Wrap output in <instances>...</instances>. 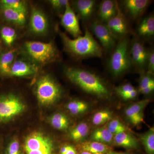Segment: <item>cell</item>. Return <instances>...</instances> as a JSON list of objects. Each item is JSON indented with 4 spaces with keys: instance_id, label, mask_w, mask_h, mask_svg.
Returning a JSON list of instances; mask_svg holds the SVG:
<instances>
[{
    "instance_id": "6da1fadb",
    "label": "cell",
    "mask_w": 154,
    "mask_h": 154,
    "mask_svg": "<svg viewBox=\"0 0 154 154\" xmlns=\"http://www.w3.org/2000/svg\"><path fill=\"white\" fill-rule=\"evenodd\" d=\"M64 72L67 78L86 93L106 99L110 95V91L106 83L94 72L86 69L66 66Z\"/></svg>"
},
{
    "instance_id": "7a4b0ae2",
    "label": "cell",
    "mask_w": 154,
    "mask_h": 154,
    "mask_svg": "<svg viewBox=\"0 0 154 154\" xmlns=\"http://www.w3.org/2000/svg\"><path fill=\"white\" fill-rule=\"evenodd\" d=\"M65 48L74 57L79 59L91 57H101L104 51L101 45L95 39L88 27L85 34L72 39L63 32L60 31Z\"/></svg>"
},
{
    "instance_id": "3957f363",
    "label": "cell",
    "mask_w": 154,
    "mask_h": 154,
    "mask_svg": "<svg viewBox=\"0 0 154 154\" xmlns=\"http://www.w3.org/2000/svg\"><path fill=\"white\" fill-rule=\"evenodd\" d=\"M130 41L128 36L119 40L111 52L107 67L111 74L118 77L129 71L133 67L130 54Z\"/></svg>"
},
{
    "instance_id": "277c9868",
    "label": "cell",
    "mask_w": 154,
    "mask_h": 154,
    "mask_svg": "<svg viewBox=\"0 0 154 154\" xmlns=\"http://www.w3.org/2000/svg\"><path fill=\"white\" fill-rule=\"evenodd\" d=\"M25 51L31 61L38 65H45L57 60L59 53L52 42L28 41L24 45Z\"/></svg>"
},
{
    "instance_id": "5b68a950",
    "label": "cell",
    "mask_w": 154,
    "mask_h": 154,
    "mask_svg": "<svg viewBox=\"0 0 154 154\" xmlns=\"http://www.w3.org/2000/svg\"><path fill=\"white\" fill-rule=\"evenodd\" d=\"M25 105L21 99L11 93L0 92V128L22 113Z\"/></svg>"
},
{
    "instance_id": "8992f818",
    "label": "cell",
    "mask_w": 154,
    "mask_h": 154,
    "mask_svg": "<svg viewBox=\"0 0 154 154\" xmlns=\"http://www.w3.org/2000/svg\"><path fill=\"white\" fill-rule=\"evenodd\" d=\"M61 93L60 86L48 75L40 77L36 82V96L42 105H52L60 98Z\"/></svg>"
},
{
    "instance_id": "52a82bcc",
    "label": "cell",
    "mask_w": 154,
    "mask_h": 154,
    "mask_svg": "<svg viewBox=\"0 0 154 154\" xmlns=\"http://www.w3.org/2000/svg\"><path fill=\"white\" fill-rule=\"evenodd\" d=\"M89 30L100 42L104 52H111L116 45V39L105 23L94 19L90 23Z\"/></svg>"
},
{
    "instance_id": "ba28073f",
    "label": "cell",
    "mask_w": 154,
    "mask_h": 154,
    "mask_svg": "<svg viewBox=\"0 0 154 154\" xmlns=\"http://www.w3.org/2000/svg\"><path fill=\"white\" fill-rule=\"evenodd\" d=\"M149 50L142 40L134 35L130 44V54L133 66L141 73L146 72Z\"/></svg>"
},
{
    "instance_id": "9c48e42d",
    "label": "cell",
    "mask_w": 154,
    "mask_h": 154,
    "mask_svg": "<svg viewBox=\"0 0 154 154\" xmlns=\"http://www.w3.org/2000/svg\"><path fill=\"white\" fill-rule=\"evenodd\" d=\"M108 29L116 40L128 36L130 28L126 17L119 6L116 14L106 23Z\"/></svg>"
},
{
    "instance_id": "30bf717a",
    "label": "cell",
    "mask_w": 154,
    "mask_h": 154,
    "mask_svg": "<svg viewBox=\"0 0 154 154\" xmlns=\"http://www.w3.org/2000/svg\"><path fill=\"white\" fill-rule=\"evenodd\" d=\"M152 2L150 0H124L121 2L123 12L132 21L139 19Z\"/></svg>"
},
{
    "instance_id": "8fae6325",
    "label": "cell",
    "mask_w": 154,
    "mask_h": 154,
    "mask_svg": "<svg viewBox=\"0 0 154 154\" xmlns=\"http://www.w3.org/2000/svg\"><path fill=\"white\" fill-rule=\"evenodd\" d=\"M61 24L75 38L83 34L80 28L79 17L72 8L70 2L67 5L63 14L61 17Z\"/></svg>"
},
{
    "instance_id": "7c38bea8",
    "label": "cell",
    "mask_w": 154,
    "mask_h": 154,
    "mask_svg": "<svg viewBox=\"0 0 154 154\" xmlns=\"http://www.w3.org/2000/svg\"><path fill=\"white\" fill-rule=\"evenodd\" d=\"M52 147L54 145L51 139L39 131L30 134L25 138L24 143L25 152Z\"/></svg>"
},
{
    "instance_id": "4fadbf2b",
    "label": "cell",
    "mask_w": 154,
    "mask_h": 154,
    "mask_svg": "<svg viewBox=\"0 0 154 154\" xmlns=\"http://www.w3.org/2000/svg\"><path fill=\"white\" fill-rule=\"evenodd\" d=\"M38 70V66L32 61L23 59L15 60L11 66L9 76H30L35 74Z\"/></svg>"
},
{
    "instance_id": "5bb4252c",
    "label": "cell",
    "mask_w": 154,
    "mask_h": 154,
    "mask_svg": "<svg viewBox=\"0 0 154 154\" xmlns=\"http://www.w3.org/2000/svg\"><path fill=\"white\" fill-rule=\"evenodd\" d=\"M29 28L31 32L37 35H42L47 33L48 22L42 11L37 8H33L30 14Z\"/></svg>"
},
{
    "instance_id": "9a60e30c",
    "label": "cell",
    "mask_w": 154,
    "mask_h": 154,
    "mask_svg": "<svg viewBox=\"0 0 154 154\" xmlns=\"http://www.w3.org/2000/svg\"><path fill=\"white\" fill-rule=\"evenodd\" d=\"M96 4L97 1L95 0H77L72 2V5H70L83 22H88L92 19L96 12Z\"/></svg>"
},
{
    "instance_id": "2e32d148",
    "label": "cell",
    "mask_w": 154,
    "mask_h": 154,
    "mask_svg": "<svg viewBox=\"0 0 154 154\" xmlns=\"http://www.w3.org/2000/svg\"><path fill=\"white\" fill-rule=\"evenodd\" d=\"M27 16L25 11L0 7V19L3 22L22 27L27 22Z\"/></svg>"
},
{
    "instance_id": "e0dca14e",
    "label": "cell",
    "mask_w": 154,
    "mask_h": 154,
    "mask_svg": "<svg viewBox=\"0 0 154 154\" xmlns=\"http://www.w3.org/2000/svg\"><path fill=\"white\" fill-rule=\"evenodd\" d=\"M118 2L113 0H103L99 4L96 11L97 20L106 24L115 16L119 7Z\"/></svg>"
},
{
    "instance_id": "ac0fdd59",
    "label": "cell",
    "mask_w": 154,
    "mask_h": 154,
    "mask_svg": "<svg viewBox=\"0 0 154 154\" xmlns=\"http://www.w3.org/2000/svg\"><path fill=\"white\" fill-rule=\"evenodd\" d=\"M136 36L141 40L150 41L154 36V16L149 14L141 19L137 28Z\"/></svg>"
},
{
    "instance_id": "d6986e66",
    "label": "cell",
    "mask_w": 154,
    "mask_h": 154,
    "mask_svg": "<svg viewBox=\"0 0 154 154\" xmlns=\"http://www.w3.org/2000/svg\"><path fill=\"white\" fill-rule=\"evenodd\" d=\"M149 102V99H143L127 108L125 114L132 124L137 125L143 121V110Z\"/></svg>"
},
{
    "instance_id": "ffe728a7",
    "label": "cell",
    "mask_w": 154,
    "mask_h": 154,
    "mask_svg": "<svg viewBox=\"0 0 154 154\" xmlns=\"http://www.w3.org/2000/svg\"><path fill=\"white\" fill-rule=\"evenodd\" d=\"M18 49L11 48L3 50L0 53V76L2 77H9L11 66L15 60Z\"/></svg>"
},
{
    "instance_id": "44dd1931",
    "label": "cell",
    "mask_w": 154,
    "mask_h": 154,
    "mask_svg": "<svg viewBox=\"0 0 154 154\" xmlns=\"http://www.w3.org/2000/svg\"><path fill=\"white\" fill-rule=\"evenodd\" d=\"M17 37V32L14 28L0 22V42L3 46L11 48Z\"/></svg>"
},
{
    "instance_id": "7402d4cb",
    "label": "cell",
    "mask_w": 154,
    "mask_h": 154,
    "mask_svg": "<svg viewBox=\"0 0 154 154\" xmlns=\"http://www.w3.org/2000/svg\"><path fill=\"white\" fill-rule=\"evenodd\" d=\"M114 141L116 145L125 148H136L138 146L136 139L125 131L115 135Z\"/></svg>"
},
{
    "instance_id": "603a6c76",
    "label": "cell",
    "mask_w": 154,
    "mask_h": 154,
    "mask_svg": "<svg viewBox=\"0 0 154 154\" xmlns=\"http://www.w3.org/2000/svg\"><path fill=\"white\" fill-rule=\"evenodd\" d=\"M113 135L107 127H103L95 130L91 137L94 141L107 145L113 142Z\"/></svg>"
},
{
    "instance_id": "cb8c5ba5",
    "label": "cell",
    "mask_w": 154,
    "mask_h": 154,
    "mask_svg": "<svg viewBox=\"0 0 154 154\" xmlns=\"http://www.w3.org/2000/svg\"><path fill=\"white\" fill-rule=\"evenodd\" d=\"M81 147L84 151L92 154H105L110 152V148L107 145L96 141L84 143Z\"/></svg>"
},
{
    "instance_id": "d4e9b609",
    "label": "cell",
    "mask_w": 154,
    "mask_h": 154,
    "mask_svg": "<svg viewBox=\"0 0 154 154\" xmlns=\"http://www.w3.org/2000/svg\"><path fill=\"white\" fill-rule=\"evenodd\" d=\"M51 125L59 130H65L68 128L69 120L66 116L62 113H57L51 117Z\"/></svg>"
},
{
    "instance_id": "484cf974",
    "label": "cell",
    "mask_w": 154,
    "mask_h": 154,
    "mask_svg": "<svg viewBox=\"0 0 154 154\" xmlns=\"http://www.w3.org/2000/svg\"><path fill=\"white\" fill-rule=\"evenodd\" d=\"M89 131L88 124L84 122L80 123L70 131V137L76 141L82 140L88 135Z\"/></svg>"
},
{
    "instance_id": "4316f807",
    "label": "cell",
    "mask_w": 154,
    "mask_h": 154,
    "mask_svg": "<svg viewBox=\"0 0 154 154\" xmlns=\"http://www.w3.org/2000/svg\"><path fill=\"white\" fill-rule=\"evenodd\" d=\"M142 143L147 154H154V131L153 128L146 132L141 137Z\"/></svg>"
},
{
    "instance_id": "83f0119b",
    "label": "cell",
    "mask_w": 154,
    "mask_h": 154,
    "mask_svg": "<svg viewBox=\"0 0 154 154\" xmlns=\"http://www.w3.org/2000/svg\"><path fill=\"white\" fill-rule=\"evenodd\" d=\"M0 7L27 12V3L21 0H1Z\"/></svg>"
},
{
    "instance_id": "f1b7e54d",
    "label": "cell",
    "mask_w": 154,
    "mask_h": 154,
    "mask_svg": "<svg viewBox=\"0 0 154 154\" xmlns=\"http://www.w3.org/2000/svg\"><path fill=\"white\" fill-rule=\"evenodd\" d=\"M67 108L71 113L78 115L85 112L88 108V105L86 102L79 100H74L69 102Z\"/></svg>"
},
{
    "instance_id": "f546056e",
    "label": "cell",
    "mask_w": 154,
    "mask_h": 154,
    "mask_svg": "<svg viewBox=\"0 0 154 154\" xmlns=\"http://www.w3.org/2000/svg\"><path fill=\"white\" fill-rule=\"evenodd\" d=\"M112 114L110 111L108 110H102L94 114L92 119L93 124L99 125L110 121L112 118Z\"/></svg>"
},
{
    "instance_id": "4dcf8cb0",
    "label": "cell",
    "mask_w": 154,
    "mask_h": 154,
    "mask_svg": "<svg viewBox=\"0 0 154 154\" xmlns=\"http://www.w3.org/2000/svg\"><path fill=\"white\" fill-rule=\"evenodd\" d=\"M107 128L113 135L125 132L126 130L125 125L118 119L110 120L107 125Z\"/></svg>"
},
{
    "instance_id": "1f68e13d",
    "label": "cell",
    "mask_w": 154,
    "mask_h": 154,
    "mask_svg": "<svg viewBox=\"0 0 154 154\" xmlns=\"http://www.w3.org/2000/svg\"><path fill=\"white\" fill-rule=\"evenodd\" d=\"M53 9L61 17L63 14L67 5L69 3L67 0H50L48 1Z\"/></svg>"
},
{
    "instance_id": "d6a6232c",
    "label": "cell",
    "mask_w": 154,
    "mask_h": 154,
    "mask_svg": "<svg viewBox=\"0 0 154 154\" xmlns=\"http://www.w3.org/2000/svg\"><path fill=\"white\" fill-rule=\"evenodd\" d=\"M141 74L142 76L140 82L139 89V92L145 88H148L149 86L154 85V80L152 75L148 74L146 72Z\"/></svg>"
},
{
    "instance_id": "836d02e7",
    "label": "cell",
    "mask_w": 154,
    "mask_h": 154,
    "mask_svg": "<svg viewBox=\"0 0 154 154\" xmlns=\"http://www.w3.org/2000/svg\"><path fill=\"white\" fill-rule=\"evenodd\" d=\"M21 154L19 141L14 139L11 141L6 147L5 154Z\"/></svg>"
},
{
    "instance_id": "e575fe53",
    "label": "cell",
    "mask_w": 154,
    "mask_h": 154,
    "mask_svg": "<svg viewBox=\"0 0 154 154\" xmlns=\"http://www.w3.org/2000/svg\"><path fill=\"white\" fill-rule=\"evenodd\" d=\"M146 72L152 75L154 72V50L153 48L149 50L147 60Z\"/></svg>"
},
{
    "instance_id": "d590c367",
    "label": "cell",
    "mask_w": 154,
    "mask_h": 154,
    "mask_svg": "<svg viewBox=\"0 0 154 154\" xmlns=\"http://www.w3.org/2000/svg\"><path fill=\"white\" fill-rule=\"evenodd\" d=\"M135 90L134 87L130 84H124L116 88V91L123 99L130 92Z\"/></svg>"
},
{
    "instance_id": "8d00e7d4",
    "label": "cell",
    "mask_w": 154,
    "mask_h": 154,
    "mask_svg": "<svg viewBox=\"0 0 154 154\" xmlns=\"http://www.w3.org/2000/svg\"><path fill=\"white\" fill-rule=\"evenodd\" d=\"M54 148H48L36 150L25 152L26 154H52Z\"/></svg>"
},
{
    "instance_id": "74e56055",
    "label": "cell",
    "mask_w": 154,
    "mask_h": 154,
    "mask_svg": "<svg viewBox=\"0 0 154 154\" xmlns=\"http://www.w3.org/2000/svg\"><path fill=\"white\" fill-rule=\"evenodd\" d=\"M60 154H76L75 149L72 146H66L60 149Z\"/></svg>"
},
{
    "instance_id": "f35d334b",
    "label": "cell",
    "mask_w": 154,
    "mask_h": 154,
    "mask_svg": "<svg viewBox=\"0 0 154 154\" xmlns=\"http://www.w3.org/2000/svg\"><path fill=\"white\" fill-rule=\"evenodd\" d=\"M137 91L135 89L134 91L130 92L129 94H127L126 96H125L123 99L127 100L134 99L137 96Z\"/></svg>"
},
{
    "instance_id": "ab89813d",
    "label": "cell",
    "mask_w": 154,
    "mask_h": 154,
    "mask_svg": "<svg viewBox=\"0 0 154 154\" xmlns=\"http://www.w3.org/2000/svg\"><path fill=\"white\" fill-rule=\"evenodd\" d=\"M154 85L149 86L143 89L140 91V93L143 94H150L152 91H154Z\"/></svg>"
},
{
    "instance_id": "60d3db41",
    "label": "cell",
    "mask_w": 154,
    "mask_h": 154,
    "mask_svg": "<svg viewBox=\"0 0 154 154\" xmlns=\"http://www.w3.org/2000/svg\"><path fill=\"white\" fill-rule=\"evenodd\" d=\"M108 154H129L126 152H116L113 151H110L108 152Z\"/></svg>"
},
{
    "instance_id": "b9f144b4",
    "label": "cell",
    "mask_w": 154,
    "mask_h": 154,
    "mask_svg": "<svg viewBox=\"0 0 154 154\" xmlns=\"http://www.w3.org/2000/svg\"><path fill=\"white\" fill-rule=\"evenodd\" d=\"M3 50H4V48H3L2 45V43L0 42V53L2 52Z\"/></svg>"
},
{
    "instance_id": "7bdbcfd3",
    "label": "cell",
    "mask_w": 154,
    "mask_h": 154,
    "mask_svg": "<svg viewBox=\"0 0 154 154\" xmlns=\"http://www.w3.org/2000/svg\"><path fill=\"white\" fill-rule=\"evenodd\" d=\"M81 154H92L88 152H86V151H83L81 153Z\"/></svg>"
},
{
    "instance_id": "ee69618b",
    "label": "cell",
    "mask_w": 154,
    "mask_h": 154,
    "mask_svg": "<svg viewBox=\"0 0 154 154\" xmlns=\"http://www.w3.org/2000/svg\"><path fill=\"white\" fill-rule=\"evenodd\" d=\"M1 139H1V137H0V147H1Z\"/></svg>"
},
{
    "instance_id": "f6af8a7d",
    "label": "cell",
    "mask_w": 154,
    "mask_h": 154,
    "mask_svg": "<svg viewBox=\"0 0 154 154\" xmlns=\"http://www.w3.org/2000/svg\"><path fill=\"white\" fill-rule=\"evenodd\" d=\"M21 154H24L23 153H21Z\"/></svg>"
}]
</instances>
